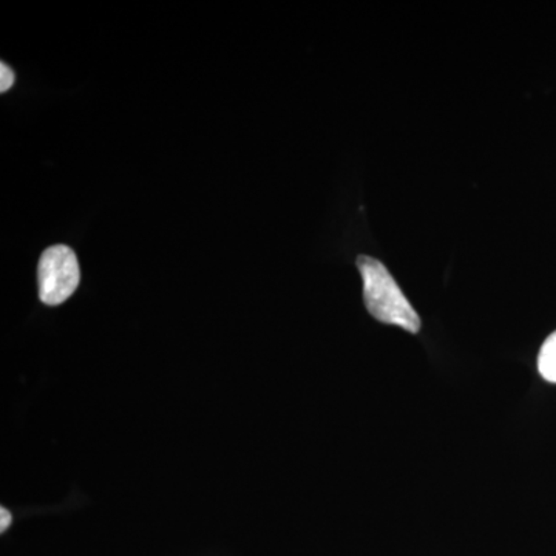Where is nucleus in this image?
I'll return each mask as SVG.
<instances>
[{"mask_svg": "<svg viewBox=\"0 0 556 556\" xmlns=\"http://www.w3.org/2000/svg\"><path fill=\"white\" fill-rule=\"evenodd\" d=\"M357 268L364 280L365 306L369 314L382 324L394 325L417 334L420 318L383 263L361 255L357 258Z\"/></svg>", "mask_w": 556, "mask_h": 556, "instance_id": "1", "label": "nucleus"}, {"mask_svg": "<svg viewBox=\"0 0 556 556\" xmlns=\"http://www.w3.org/2000/svg\"><path fill=\"white\" fill-rule=\"evenodd\" d=\"M11 525V514L5 507L0 508V532H5Z\"/></svg>", "mask_w": 556, "mask_h": 556, "instance_id": "5", "label": "nucleus"}, {"mask_svg": "<svg viewBox=\"0 0 556 556\" xmlns=\"http://www.w3.org/2000/svg\"><path fill=\"white\" fill-rule=\"evenodd\" d=\"M14 84V73L11 72L9 65L5 62L0 64V91L5 93L7 90L11 89V86Z\"/></svg>", "mask_w": 556, "mask_h": 556, "instance_id": "4", "label": "nucleus"}, {"mask_svg": "<svg viewBox=\"0 0 556 556\" xmlns=\"http://www.w3.org/2000/svg\"><path fill=\"white\" fill-rule=\"evenodd\" d=\"M538 371L547 382L556 383V331L548 336L538 356Z\"/></svg>", "mask_w": 556, "mask_h": 556, "instance_id": "3", "label": "nucleus"}, {"mask_svg": "<svg viewBox=\"0 0 556 556\" xmlns=\"http://www.w3.org/2000/svg\"><path fill=\"white\" fill-rule=\"evenodd\" d=\"M38 281L39 299L46 305L58 306L72 298L80 281L75 251L65 244L47 249L39 260Z\"/></svg>", "mask_w": 556, "mask_h": 556, "instance_id": "2", "label": "nucleus"}]
</instances>
